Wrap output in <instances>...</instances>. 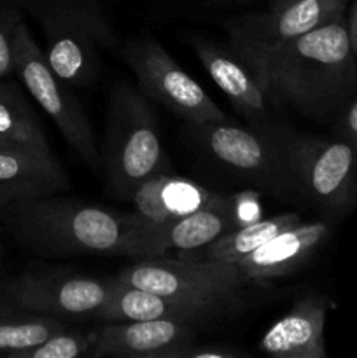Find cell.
Returning a JSON list of instances; mask_svg holds the SVG:
<instances>
[{
	"label": "cell",
	"mask_w": 357,
	"mask_h": 358,
	"mask_svg": "<svg viewBox=\"0 0 357 358\" xmlns=\"http://www.w3.org/2000/svg\"><path fill=\"white\" fill-rule=\"evenodd\" d=\"M262 77L286 108L317 122L332 121L357 93L346 16L276 48L262 65Z\"/></svg>",
	"instance_id": "cell-1"
},
{
	"label": "cell",
	"mask_w": 357,
	"mask_h": 358,
	"mask_svg": "<svg viewBox=\"0 0 357 358\" xmlns=\"http://www.w3.org/2000/svg\"><path fill=\"white\" fill-rule=\"evenodd\" d=\"M4 217L23 247L48 259L126 257L128 241L139 220L135 212L119 213L58 194L14 203Z\"/></svg>",
	"instance_id": "cell-2"
},
{
	"label": "cell",
	"mask_w": 357,
	"mask_h": 358,
	"mask_svg": "<svg viewBox=\"0 0 357 358\" xmlns=\"http://www.w3.org/2000/svg\"><path fill=\"white\" fill-rule=\"evenodd\" d=\"M186 129L205 156L238 180L282 201L301 203L286 122L238 126L226 119Z\"/></svg>",
	"instance_id": "cell-3"
},
{
	"label": "cell",
	"mask_w": 357,
	"mask_h": 358,
	"mask_svg": "<svg viewBox=\"0 0 357 358\" xmlns=\"http://www.w3.org/2000/svg\"><path fill=\"white\" fill-rule=\"evenodd\" d=\"M100 164L108 192L121 201L147 178L174 173L149 98L126 80L111 91Z\"/></svg>",
	"instance_id": "cell-4"
},
{
	"label": "cell",
	"mask_w": 357,
	"mask_h": 358,
	"mask_svg": "<svg viewBox=\"0 0 357 358\" xmlns=\"http://www.w3.org/2000/svg\"><path fill=\"white\" fill-rule=\"evenodd\" d=\"M21 7L41 24L46 59L66 84L90 86L102 70V55L119 37L98 0H21Z\"/></svg>",
	"instance_id": "cell-5"
},
{
	"label": "cell",
	"mask_w": 357,
	"mask_h": 358,
	"mask_svg": "<svg viewBox=\"0 0 357 358\" xmlns=\"http://www.w3.org/2000/svg\"><path fill=\"white\" fill-rule=\"evenodd\" d=\"M121 282L139 289L186 301L216 313L219 318H233L247 308V283L237 268L209 259L177 257L140 259L115 275Z\"/></svg>",
	"instance_id": "cell-6"
},
{
	"label": "cell",
	"mask_w": 357,
	"mask_h": 358,
	"mask_svg": "<svg viewBox=\"0 0 357 358\" xmlns=\"http://www.w3.org/2000/svg\"><path fill=\"white\" fill-rule=\"evenodd\" d=\"M13 42L14 72L20 76L28 93L38 107L52 119L63 138L76 150L91 171H100V149L88 115L76 94L58 73L51 69L44 51L31 37L23 16L14 6H0Z\"/></svg>",
	"instance_id": "cell-7"
},
{
	"label": "cell",
	"mask_w": 357,
	"mask_h": 358,
	"mask_svg": "<svg viewBox=\"0 0 357 358\" xmlns=\"http://www.w3.org/2000/svg\"><path fill=\"white\" fill-rule=\"evenodd\" d=\"M301 205L338 220L357 208V150L340 138H318L289 128Z\"/></svg>",
	"instance_id": "cell-8"
},
{
	"label": "cell",
	"mask_w": 357,
	"mask_h": 358,
	"mask_svg": "<svg viewBox=\"0 0 357 358\" xmlns=\"http://www.w3.org/2000/svg\"><path fill=\"white\" fill-rule=\"evenodd\" d=\"M345 10L346 0H268L262 13L227 21L226 31L231 48L262 77V65L276 48L345 16Z\"/></svg>",
	"instance_id": "cell-9"
},
{
	"label": "cell",
	"mask_w": 357,
	"mask_h": 358,
	"mask_svg": "<svg viewBox=\"0 0 357 358\" xmlns=\"http://www.w3.org/2000/svg\"><path fill=\"white\" fill-rule=\"evenodd\" d=\"M121 52L135 73L139 90L149 100L184 119L186 124L227 119L223 108L154 38H132L122 45Z\"/></svg>",
	"instance_id": "cell-10"
},
{
	"label": "cell",
	"mask_w": 357,
	"mask_h": 358,
	"mask_svg": "<svg viewBox=\"0 0 357 358\" xmlns=\"http://www.w3.org/2000/svg\"><path fill=\"white\" fill-rule=\"evenodd\" d=\"M114 287L115 276L48 269L23 273L2 289V296L21 310L44 313L59 320H98Z\"/></svg>",
	"instance_id": "cell-11"
},
{
	"label": "cell",
	"mask_w": 357,
	"mask_h": 358,
	"mask_svg": "<svg viewBox=\"0 0 357 358\" xmlns=\"http://www.w3.org/2000/svg\"><path fill=\"white\" fill-rule=\"evenodd\" d=\"M238 196H223L219 201L188 215L164 222H147L142 217L126 248V257L133 261L161 257L170 252H191L209 247L227 231L248 222L240 213Z\"/></svg>",
	"instance_id": "cell-12"
},
{
	"label": "cell",
	"mask_w": 357,
	"mask_h": 358,
	"mask_svg": "<svg viewBox=\"0 0 357 358\" xmlns=\"http://www.w3.org/2000/svg\"><path fill=\"white\" fill-rule=\"evenodd\" d=\"M188 42L216 86L247 124L284 122L286 107L272 93L266 80L233 48H224L206 37H189Z\"/></svg>",
	"instance_id": "cell-13"
},
{
	"label": "cell",
	"mask_w": 357,
	"mask_h": 358,
	"mask_svg": "<svg viewBox=\"0 0 357 358\" xmlns=\"http://www.w3.org/2000/svg\"><path fill=\"white\" fill-rule=\"evenodd\" d=\"M198 327L177 320L105 322L90 358H184Z\"/></svg>",
	"instance_id": "cell-14"
},
{
	"label": "cell",
	"mask_w": 357,
	"mask_h": 358,
	"mask_svg": "<svg viewBox=\"0 0 357 358\" xmlns=\"http://www.w3.org/2000/svg\"><path fill=\"white\" fill-rule=\"evenodd\" d=\"M332 222L335 220L322 217V220L314 222L301 220L296 226L282 231L233 264L238 276L245 283H252L282 278L300 271L331 238Z\"/></svg>",
	"instance_id": "cell-15"
},
{
	"label": "cell",
	"mask_w": 357,
	"mask_h": 358,
	"mask_svg": "<svg viewBox=\"0 0 357 358\" xmlns=\"http://www.w3.org/2000/svg\"><path fill=\"white\" fill-rule=\"evenodd\" d=\"M70 187L69 175L52 150L0 147V210L23 199L59 194Z\"/></svg>",
	"instance_id": "cell-16"
},
{
	"label": "cell",
	"mask_w": 357,
	"mask_h": 358,
	"mask_svg": "<svg viewBox=\"0 0 357 358\" xmlns=\"http://www.w3.org/2000/svg\"><path fill=\"white\" fill-rule=\"evenodd\" d=\"M326 317L328 301L318 294H304L265 332L258 350L275 358H326Z\"/></svg>",
	"instance_id": "cell-17"
},
{
	"label": "cell",
	"mask_w": 357,
	"mask_h": 358,
	"mask_svg": "<svg viewBox=\"0 0 357 358\" xmlns=\"http://www.w3.org/2000/svg\"><path fill=\"white\" fill-rule=\"evenodd\" d=\"M160 318L186 322L198 327L200 331L223 320L205 308L139 289L118 278L111 299L98 315V320L102 322L160 320Z\"/></svg>",
	"instance_id": "cell-18"
},
{
	"label": "cell",
	"mask_w": 357,
	"mask_h": 358,
	"mask_svg": "<svg viewBox=\"0 0 357 358\" xmlns=\"http://www.w3.org/2000/svg\"><path fill=\"white\" fill-rule=\"evenodd\" d=\"M223 194L210 192L175 173H160L144 180L133 191L130 203L147 222H164L188 215L219 201Z\"/></svg>",
	"instance_id": "cell-19"
},
{
	"label": "cell",
	"mask_w": 357,
	"mask_h": 358,
	"mask_svg": "<svg viewBox=\"0 0 357 358\" xmlns=\"http://www.w3.org/2000/svg\"><path fill=\"white\" fill-rule=\"evenodd\" d=\"M301 222L300 213L286 212L276 213V215L266 217V219H254L234 229L227 231L220 238L205 247L203 259L217 262H226V264H237L244 257L265 245L282 231L296 226Z\"/></svg>",
	"instance_id": "cell-20"
},
{
	"label": "cell",
	"mask_w": 357,
	"mask_h": 358,
	"mask_svg": "<svg viewBox=\"0 0 357 358\" xmlns=\"http://www.w3.org/2000/svg\"><path fill=\"white\" fill-rule=\"evenodd\" d=\"M65 329L59 318L21 310L0 296V358H16Z\"/></svg>",
	"instance_id": "cell-21"
},
{
	"label": "cell",
	"mask_w": 357,
	"mask_h": 358,
	"mask_svg": "<svg viewBox=\"0 0 357 358\" xmlns=\"http://www.w3.org/2000/svg\"><path fill=\"white\" fill-rule=\"evenodd\" d=\"M0 140L24 149L51 150L37 114L7 77L0 79Z\"/></svg>",
	"instance_id": "cell-22"
},
{
	"label": "cell",
	"mask_w": 357,
	"mask_h": 358,
	"mask_svg": "<svg viewBox=\"0 0 357 358\" xmlns=\"http://www.w3.org/2000/svg\"><path fill=\"white\" fill-rule=\"evenodd\" d=\"M94 341H97V329L83 332L69 327L62 332H56L41 345L24 350L16 358H90Z\"/></svg>",
	"instance_id": "cell-23"
},
{
	"label": "cell",
	"mask_w": 357,
	"mask_h": 358,
	"mask_svg": "<svg viewBox=\"0 0 357 358\" xmlns=\"http://www.w3.org/2000/svg\"><path fill=\"white\" fill-rule=\"evenodd\" d=\"M332 136L345 140L357 150V93L332 119Z\"/></svg>",
	"instance_id": "cell-24"
},
{
	"label": "cell",
	"mask_w": 357,
	"mask_h": 358,
	"mask_svg": "<svg viewBox=\"0 0 357 358\" xmlns=\"http://www.w3.org/2000/svg\"><path fill=\"white\" fill-rule=\"evenodd\" d=\"M245 357L244 352L233 348L231 345H219V343H212V345H200L195 343L191 348L188 350L184 358H240Z\"/></svg>",
	"instance_id": "cell-25"
},
{
	"label": "cell",
	"mask_w": 357,
	"mask_h": 358,
	"mask_svg": "<svg viewBox=\"0 0 357 358\" xmlns=\"http://www.w3.org/2000/svg\"><path fill=\"white\" fill-rule=\"evenodd\" d=\"M13 72H14L13 42H10L9 28H7L2 9H0V79L9 77Z\"/></svg>",
	"instance_id": "cell-26"
},
{
	"label": "cell",
	"mask_w": 357,
	"mask_h": 358,
	"mask_svg": "<svg viewBox=\"0 0 357 358\" xmlns=\"http://www.w3.org/2000/svg\"><path fill=\"white\" fill-rule=\"evenodd\" d=\"M346 27H349V35H350V44H352L354 52L357 56V0L354 2L352 9H350L349 17H346Z\"/></svg>",
	"instance_id": "cell-27"
},
{
	"label": "cell",
	"mask_w": 357,
	"mask_h": 358,
	"mask_svg": "<svg viewBox=\"0 0 357 358\" xmlns=\"http://www.w3.org/2000/svg\"><path fill=\"white\" fill-rule=\"evenodd\" d=\"M0 147H16V145H10V143L4 142V140H0Z\"/></svg>",
	"instance_id": "cell-28"
},
{
	"label": "cell",
	"mask_w": 357,
	"mask_h": 358,
	"mask_svg": "<svg viewBox=\"0 0 357 358\" xmlns=\"http://www.w3.org/2000/svg\"><path fill=\"white\" fill-rule=\"evenodd\" d=\"M0 296H2V289H0Z\"/></svg>",
	"instance_id": "cell-29"
}]
</instances>
